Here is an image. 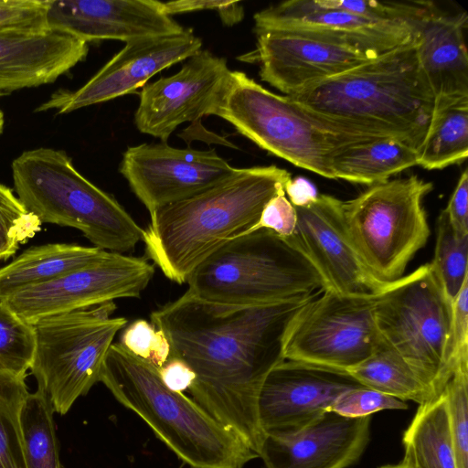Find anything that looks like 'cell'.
<instances>
[{"label": "cell", "instance_id": "3957f363", "mask_svg": "<svg viewBox=\"0 0 468 468\" xmlns=\"http://www.w3.org/2000/svg\"><path fill=\"white\" fill-rule=\"evenodd\" d=\"M291 178L274 165L236 168L214 186L156 208L143 232L146 255L169 280L186 282L207 257L253 227Z\"/></svg>", "mask_w": 468, "mask_h": 468}, {"label": "cell", "instance_id": "8d00e7d4", "mask_svg": "<svg viewBox=\"0 0 468 468\" xmlns=\"http://www.w3.org/2000/svg\"><path fill=\"white\" fill-rule=\"evenodd\" d=\"M407 409L408 405L403 400L361 387L343 393L330 410L348 418H362L380 410Z\"/></svg>", "mask_w": 468, "mask_h": 468}, {"label": "cell", "instance_id": "74e56055", "mask_svg": "<svg viewBox=\"0 0 468 468\" xmlns=\"http://www.w3.org/2000/svg\"><path fill=\"white\" fill-rule=\"evenodd\" d=\"M0 28H48L46 0H0Z\"/></svg>", "mask_w": 468, "mask_h": 468}, {"label": "cell", "instance_id": "8fae6325", "mask_svg": "<svg viewBox=\"0 0 468 468\" xmlns=\"http://www.w3.org/2000/svg\"><path fill=\"white\" fill-rule=\"evenodd\" d=\"M376 295L324 289L292 324L286 360L347 372L368 358L381 339L374 315Z\"/></svg>", "mask_w": 468, "mask_h": 468}, {"label": "cell", "instance_id": "f35d334b", "mask_svg": "<svg viewBox=\"0 0 468 468\" xmlns=\"http://www.w3.org/2000/svg\"><path fill=\"white\" fill-rule=\"evenodd\" d=\"M296 220L294 207L285 197V193H281L266 204L258 222L243 234L260 229H267L283 238H289L294 232Z\"/></svg>", "mask_w": 468, "mask_h": 468}, {"label": "cell", "instance_id": "30bf717a", "mask_svg": "<svg viewBox=\"0 0 468 468\" xmlns=\"http://www.w3.org/2000/svg\"><path fill=\"white\" fill-rule=\"evenodd\" d=\"M374 315L383 344L414 369L435 398L440 396L447 384L443 367L452 302L431 263L377 294Z\"/></svg>", "mask_w": 468, "mask_h": 468}, {"label": "cell", "instance_id": "d4e9b609", "mask_svg": "<svg viewBox=\"0 0 468 468\" xmlns=\"http://www.w3.org/2000/svg\"><path fill=\"white\" fill-rule=\"evenodd\" d=\"M418 151L395 138L357 142L339 148L333 155L334 179L372 186L417 165Z\"/></svg>", "mask_w": 468, "mask_h": 468}, {"label": "cell", "instance_id": "ffe728a7", "mask_svg": "<svg viewBox=\"0 0 468 468\" xmlns=\"http://www.w3.org/2000/svg\"><path fill=\"white\" fill-rule=\"evenodd\" d=\"M46 25L87 43H127L186 29L165 14L163 2L155 0H46Z\"/></svg>", "mask_w": 468, "mask_h": 468}, {"label": "cell", "instance_id": "7a4b0ae2", "mask_svg": "<svg viewBox=\"0 0 468 468\" xmlns=\"http://www.w3.org/2000/svg\"><path fill=\"white\" fill-rule=\"evenodd\" d=\"M417 35L407 43L289 96L320 120L366 138H395L419 151L434 96L418 58Z\"/></svg>", "mask_w": 468, "mask_h": 468}, {"label": "cell", "instance_id": "d6a6232c", "mask_svg": "<svg viewBox=\"0 0 468 468\" xmlns=\"http://www.w3.org/2000/svg\"><path fill=\"white\" fill-rule=\"evenodd\" d=\"M40 227V220L9 187L0 184V260L12 257L19 245L33 238Z\"/></svg>", "mask_w": 468, "mask_h": 468}, {"label": "cell", "instance_id": "5bb4252c", "mask_svg": "<svg viewBox=\"0 0 468 468\" xmlns=\"http://www.w3.org/2000/svg\"><path fill=\"white\" fill-rule=\"evenodd\" d=\"M235 170L215 149H179L165 142L128 147L119 169L149 214L214 186Z\"/></svg>", "mask_w": 468, "mask_h": 468}, {"label": "cell", "instance_id": "60d3db41", "mask_svg": "<svg viewBox=\"0 0 468 468\" xmlns=\"http://www.w3.org/2000/svg\"><path fill=\"white\" fill-rule=\"evenodd\" d=\"M157 369L165 385L176 392L188 389L196 378L192 369L183 360L175 356H170Z\"/></svg>", "mask_w": 468, "mask_h": 468}, {"label": "cell", "instance_id": "f546056e", "mask_svg": "<svg viewBox=\"0 0 468 468\" xmlns=\"http://www.w3.org/2000/svg\"><path fill=\"white\" fill-rule=\"evenodd\" d=\"M28 393L25 378L0 373V468H27L20 415Z\"/></svg>", "mask_w": 468, "mask_h": 468}, {"label": "cell", "instance_id": "277c9868", "mask_svg": "<svg viewBox=\"0 0 468 468\" xmlns=\"http://www.w3.org/2000/svg\"><path fill=\"white\" fill-rule=\"evenodd\" d=\"M99 381L192 468H243L259 457L194 399L168 388L156 367L120 343L109 347Z\"/></svg>", "mask_w": 468, "mask_h": 468}, {"label": "cell", "instance_id": "6da1fadb", "mask_svg": "<svg viewBox=\"0 0 468 468\" xmlns=\"http://www.w3.org/2000/svg\"><path fill=\"white\" fill-rule=\"evenodd\" d=\"M323 291L256 304L212 303L186 291L150 314L170 356L195 373L193 399L258 455L265 437L258 414L262 384L285 360L292 324Z\"/></svg>", "mask_w": 468, "mask_h": 468}, {"label": "cell", "instance_id": "ac0fdd59", "mask_svg": "<svg viewBox=\"0 0 468 468\" xmlns=\"http://www.w3.org/2000/svg\"><path fill=\"white\" fill-rule=\"evenodd\" d=\"M361 387L345 371L285 359L262 384L258 400L261 426L265 434L297 432L330 410L343 393Z\"/></svg>", "mask_w": 468, "mask_h": 468}, {"label": "cell", "instance_id": "44dd1931", "mask_svg": "<svg viewBox=\"0 0 468 468\" xmlns=\"http://www.w3.org/2000/svg\"><path fill=\"white\" fill-rule=\"evenodd\" d=\"M370 421L328 410L297 432L266 433L259 457L266 468H347L367 446Z\"/></svg>", "mask_w": 468, "mask_h": 468}, {"label": "cell", "instance_id": "4fadbf2b", "mask_svg": "<svg viewBox=\"0 0 468 468\" xmlns=\"http://www.w3.org/2000/svg\"><path fill=\"white\" fill-rule=\"evenodd\" d=\"M231 76L225 58L199 50L174 75L143 87L134 114L136 128L166 143L180 124L218 116Z\"/></svg>", "mask_w": 468, "mask_h": 468}, {"label": "cell", "instance_id": "484cf974", "mask_svg": "<svg viewBox=\"0 0 468 468\" xmlns=\"http://www.w3.org/2000/svg\"><path fill=\"white\" fill-rule=\"evenodd\" d=\"M468 155V96L434 99L431 122L418 151L417 165L443 169Z\"/></svg>", "mask_w": 468, "mask_h": 468}, {"label": "cell", "instance_id": "ee69618b", "mask_svg": "<svg viewBox=\"0 0 468 468\" xmlns=\"http://www.w3.org/2000/svg\"><path fill=\"white\" fill-rule=\"evenodd\" d=\"M378 468H410V467H409L408 465H406L405 463L400 462L399 463H397V464H387V465L380 466Z\"/></svg>", "mask_w": 468, "mask_h": 468}, {"label": "cell", "instance_id": "9a60e30c", "mask_svg": "<svg viewBox=\"0 0 468 468\" xmlns=\"http://www.w3.org/2000/svg\"><path fill=\"white\" fill-rule=\"evenodd\" d=\"M202 40L192 30L127 42L90 80L71 91L59 90L37 112L69 113L134 92L159 71L201 50Z\"/></svg>", "mask_w": 468, "mask_h": 468}, {"label": "cell", "instance_id": "7c38bea8", "mask_svg": "<svg viewBox=\"0 0 468 468\" xmlns=\"http://www.w3.org/2000/svg\"><path fill=\"white\" fill-rule=\"evenodd\" d=\"M154 268L140 257L109 252L103 259L59 278L23 289L4 301L27 322L86 309L116 299L137 298Z\"/></svg>", "mask_w": 468, "mask_h": 468}, {"label": "cell", "instance_id": "b9f144b4", "mask_svg": "<svg viewBox=\"0 0 468 468\" xmlns=\"http://www.w3.org/2000/svg\"><path fill=\"white\" fill-rule=\"evenodd\" d=\"M232 1L184 0L163 3L164 11L168 16L200 10H217L221 16Z\"/></svg>", "mask_w": 468, "mask_h": 468}, {"label": "cell", "instance_id": "8992f818", "mask_svg": "<svg viewBox=\"0 0 468 468\" xmlns=\"http://www.w3.org/2000/svg\"><path fill=\"white\" fill-rule=\"evenodd\" d=\"M186 282L195 296L225 304L272 303L325 289L311 262L287 239L267 229L229 240Z\"/></svg>", "mask_w": 468, "mask_h": 468}, {"label": "cell", "instance_id": "7402d4cb", "mask_svg": "<svg viewBox=\"0 0 468 468\" xmlns=\"http://www.w3.org/2000/svg\"><path fill=\"white\" fill-rule=\"evenodd\" d=\"M88 51L87 42L62 31L0 28V97L54 82Z\"/></svg>", "mask_w": 468, "mask_h": 468}, {"label": "cell", "instance_id": "f6af8a7d", "mask_svg": "<svg viewBox=\"0 0 468 468\" xmlns=\"http://www.w3.org/2000/svg\"><path fill=\"white\" fill-rule=\"evenodd\" d=\"M3 126H4V115H3L2 111L0 110V133L3 130Z\"/></svg>", "mask_w": 468, "mask_h": 468}, {"label": "cell", "instance_id": "d590c367", "mask_svg": "<svg viewBox=\"0 0 468 468\" xmlns=\"http://www.w3.org/2000/svg\"><path fill=\"white\" fill-rule=\"evenodd\" d=\"M468 365V280L452 303V317L443 374L448 382L458 367Z\"/></svg>", "mask_w": 468, "mask_h": 468}, {"label": "cell", "instance_id": "ba28073f", "mask_svg": "<svg viewBox=\"0 0 468 468\" xmlns=\"http://www.w3.org/2000/svg\"><path fill=\"white\" fill-rule=\"evenodd\" d=\"M432 184L417 176L369 186L356 197L342 201L347 236L367 270L391 283L403 276L430 236L422 200Z\"/></svg>", "mask_w": 468, "mask_h": 468}, {"label": "cell", "instance_id": "836d02e7", "mask_svg": "<svg viewBox=\"0 0 468 468\" xmlns=\"http://www.w3.org/2000/svg\"><path fill=\"white\" fill-rule=\"evenodd\" d=\"M442 392L448 407L457 468H468V365L457 368Z\"/></svg>", "mask_w": 468, "mask_h": 468}, {"label": "cell", "instance_id": "4316f807", "mask_svg": "<svg viewBox=\"0 0 468 468\" xmlns=\"http://www.w3.org/2000/svg\"><path fill=\"white\" fill-rule=\"evenodd\" d=\"M403 463L410 468H457L443 392L420 405L403 435Z\"/></svg>", "mask_w": 468, "mask_h": 468}, {"label": "cell", "instance_id": "7bdbcfd3", "mask_svg": "<svg viewBox=\"0 0 468 468\" xmlns=\"http://www.w3.org/2000/svg\"><path fill=\"white\" fill-rule=\"evenodd\" d=\"M284 192L293 207H305L319 196L315 186L306 178L297 176L291 178L284 186Z\"/></svg>", "mask_w": 468, "mask_h": 468}, {"label": "cell", "instance_id": "e0dca14e", "mask_svg": "<svg viewBox=\"0 0 468 468\" xmlns=\"http://www.w3.org/2000/svg\"><path fill=\"white\" fill-rule=\"evenodd\" d=\"M256 35L260 77L285 96L378 57L313 32L276 29Z\"/></svg>", "mask_w": 468, "mask_h": 468}, {"label": "cell", "instance_id": "603a6c76", "mask_svg": "<svg viewBox=\"0 0 468 468\" xmlns=\"http://www.w3.org/2000/svg\"><path fill=\"white\" fill-rule=\"evenodd\" d=\"M467 21L465 12L424 1L417 21L418 58L434 99L468 96Z\"/></svg>", "mask_w": 468, "mask_h": 468}, {"label": "cell", "instance_id": "e575fe53", "mask_svg": "<svg viewBox=\"0 0 468 468\" xmlns=\"http://www.w3.org/2000/svg\"><path fill=\"white\" fill-rule=\"evenodd\" d=\"M136 356L161 367L171 356L169 341L164 332L144 319L127 325L119 342Z\"/></svg>", "mask_w": 468, "mask_h": 468}, {"label": "cell", "instance_id": "cb8c5ba5", "mask_svg": "<svg viewBox=\"0 0 468 468\" xmlns=\"http://www.w3.org/2000/svg\"><path fill=\"white\" fill-rule=\"evenodd\" d=\"M109 252L95 246L67 243L31 247L0 268V300L98 261Z\"/></svg>", "mask_w": 468, "mask_h": 468}, {"label": "cell", "instance_id": "5b68a950", "mask_svg": "<svg viewBox=\"0 0 468 468\" xmlns=\"http://www.w3.org/2000/svg\"><path fill=\"white\" fill-rule=\"evenodd\" d=\"M12 177L16 197L41 223L77 229L111 252L131 251L143 239L144 229L112 196L80 174L63 151L23 152L12 163Z\"/></svg>", "mask_w": 468, "mask_h": 468}, {"label": "cell", "instance_id": "52a82bcc", "mask_svg": "<svg viewBox=\"0 0 468 468\" xmlns=\"http://www.w3.org/2000/svg\"><path fill=\"white\" fill-rule=\"evenodd\" d=\"M218 116L261 149L330 179L331 160L339 148L374 140L320 120L289 96L270 91L242 71H232Z\"/></svg>", "mask_w": 468, "mask_h": 468}, {"label": "cell", "instance_id": "83f0119b", "mask_svg": "<svg viewBox=\"0 0 468 468\" xmlns=\"http://www.w3.org/2000/svg\"><path fill=\"white\" fill-rule=\"evenodd\" d=\"M346 373L364 387L403 401L421 405L435 399L414 369L382 341L368 358Z\"/></svg>", "mask_w": 468, "mask_h": 468}, {"label": "cell", "instance_id": "f1b7e54d", "mask_svg": "<svg viewBox=\"0 0 468 468\" xmlns=\"http://www.w3.org/2000/svg\"><path fill=\"white\" fill-rule=\"evenodd\" d=\"M53 413V408L44 395L37 390L28 393L20 415L27 468H64Z\"/></svg>", "mask_w": 468, "mask_h": 468}, {"label": "cell", "instance_id": "d6986e66", "mask_svg": "<svg viewBox=\"0 0 468 468\" xmlns=\"http://www.w3.org/2000/svg\"><path fill=\"white\" fill-rule=\"evenodd\" d=\"M255 33L299 30L321 34L379 56L412 39L417 20L385 21L329 5L325 0H290L254 15Z\"/></svg>", "mask_w": 468, "mask_h": 468}, {"label": "cell", "instance_id": "9c48e42d", "mask_svg": "<svg viewBox=\"0 0 468 468\" xmlns=\"http://www.w3.org/2000/svg\"><path fill=\"white\" fill-rule=\"evenodd\" d=\"M113 302L58 314L33 323L36 348L31 373L54 412L66 414L99 381L109 347L124 317L112 318Z\"/></svg>", "mask_w": 468, "mask_h": 468}, {"label": "cell", "instance_id": "ab89813d", "mask_svg": "<svg viewBox=\"0 0 468 468\" xmlns=\"http://www.w3.org/2000/svg\"><path fill=\"white\" fill-rule=\"evenodd\" d=\"M455 234L468 236V171L461 174L457 185L443 209Z\"/></svg>", "mask_w": 468, "mask_h": 468}, {"label": "cell", "instance_id": "1f68e13d", "mask_svg": "<svg viewBox=\"0 0 468 468\" xmlns=\"http://www.w3.org/2000/svg\"><path fill=\"white\" fill-rule=\"evenodd\" d=\"M35 348L33 324L0 300V373L26 378Z\"/></svg>", "mask_w": 468, "mask_h": 468}, {"label": "cell", "instance_id": "4dcf8cb0", "mask_svg": "<svg viewBox=\"0 0 468 468\" xmlns=\"http://www.w3.org/2000/svg\"><path fill=\"white\" fill-rule=\"evenodd\" d=\"M467 255L468 236L458 237L442 210L437 222L434 257L430 263L452 303L468 280Z\"/></svg>", "mask_w": 468, "mask_h": 468}, {"label": "cell", "instance_id": "2e32d148", "mask_svg": "<svg viewBox=\"0 0 468 468\" xmlns=\"http://www.w3.org/2000/svg\"><path fill=\"white\" fill-rule=\"evenodd\" d=\"M342 201L322 194L305 207H294L296 227L285 239L311 262L325 289L377 295L390 283L376 279L352 245L344 224Z\"/></svg>", "mask_w": 468, "mask_h": 468}]
</instances>
